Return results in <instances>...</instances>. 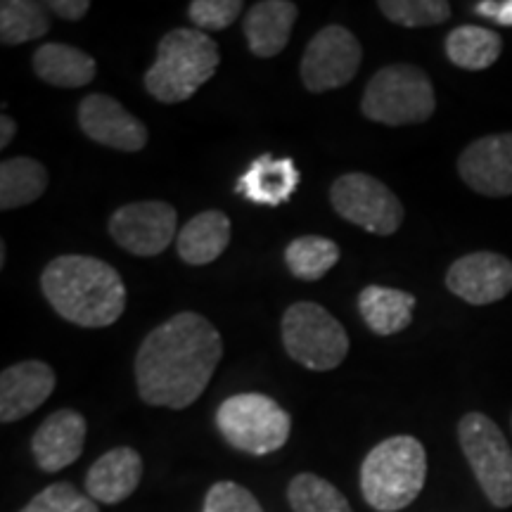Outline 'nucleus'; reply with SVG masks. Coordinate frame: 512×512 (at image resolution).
Listing matches in <instances>:
<instances>
[{
	"instance_id": "c85d7f7f",
	"label": "nucleus",
	"mask_w": 512,
	"mask_h": 512,
	"mask_svg": "<svg viewBox=\"0 0 512 512\" xmlns=\"http://www.w3.org/2000/svg\"><path fill=\"white\" fill-rule=\"evenodd\" d=\"M19 512H100L98 503L88 494H81L74 484H50L36 494Z\"/></svg>"
},
{
	"instance_id": "6e6552de",
	"label": "nucleus",
	"mask_w": 512,
	"mask_h": 512,
	"mask_svg": "<svg viewBox=\"0 0 512 512\" xmlns=\"http://www.w3.org/2000/svg\"><path fill=\"white\" fill-rule=\"evenodd\" d=\"M458 441L484 496L496 508L512 505V448L489 415L467 413L458 422Z\"/></svg>"
},
{
	"instance_id": "39448f33",
	"label": "nucleus",
	"mask_w": 512,
	"mask_h": 512,
	"mask_svg": "<svg viewBox=\"0 0 512 512\" xmlns=\"http://www.w3.org/2000/svg\"><path fill=\"white\" fill-rule=\"evenodd\" d=\"M437 110L430 76L415 64H389L368 81L361 100L363 117L377 124H422Z\"/></svg>"
},
{
	"instance_id": "7ed1b4c3",
	"label": "nucleus",
	"mask_w": 512,
	"mask_h": 512,
	"mask_svg": "<svg viewBox=\"0 0 512 512\" xmlns=\"http://www.w3.org/2000/svg\"><path fill=\"white\" fill-rule=\"evenodd\" d=\"M221 53L200 29H174L157 46V60L145 74V91L164 105L190 100L216 74Z\"/></svg>"
},
{
	"instance_id": "5701e85b",
	"label": "nucleus",
	"mask_w": 512,
	"mask_h": 512,
	"mask_svg": "<svg viewBox=\"0 0 512 512\" xmlns=\"http://www.w3.org/2000/svg\"><path fill=\"white\" fill-rule=\"evenodd\" d=\"M46 166L31 157H12L0 164V209L10 211L41 200L48 190Z\"/></svg>"
},
{
	"instance_id": "0eeeda50",
	"label": "nucleus",
	"mask_w": 512,
	"mask_h": 512,
	"mask_svg": "<svg viewBox=\"0 0 512 512\" xmlns=\"http://www.w3.org/2000/svg\"><path fill=\"white\" fill-rule=\"evenodd\" d=\"M283 344L299 366L325 373L349 354V335L328 309L316 302H297L283 313Z\"/></svg>"
},
{
	"instance_id": "c756f323",
	"label": "nucleus",
	"mask_w": 512,
	"mask_h": 512,
	"mask_svg": "<svg viewBox=\"0 0 512 512\" xmlns=\"http://www.w3.org/2000/svg\"><path fill=\"white\" fill-rule=\"evenodd\" d=\"M242 10V0H192L188 15L200 31H223L238 22Z\"/></svg>"
},
{
	"instance_id": "412c9836",
	"label": "nucleus",
	"mask_w": 512,
	"mask_h": 512,
	"mask_svg": "<svg viewBox=\"0 0 512 512\" xmlns=\"http://www.w3.org/2000/svg\"><path fill=\"white\" fill-rule=\"evenodd\" d=\"M413 294L394 287L370 285L358 294V311L375 335L389 337L403 332L413 323Z\"/></svg>"
},
{
	"instance_id": "72a5a7b5",
	"label": "nucleus",
	"mask_w": 512,
	"mask_h": 512,
	"mask_svg": "<svg viewBox=\"0 0 512 512\" xmlns=\"http://www.w3.org/2000/svg\"><path fill=\"white\" fill-rule=\"evenodd\" d=\"M15 131H17L15 119H10L8 114H3V117H0V147L10 145V140L15 138Z\"/></svg>"
},
{
	"instance_id": "a211bd4d",
	"label": "nucleus",
	"mask_w": 512,
	"mask_h": 512,
	"mask_svg": "<svg viewBox=\"0 0 512 512\" xmlns=\"http://www.w3.org/2000/svg\"><path fill=\"white\" fill-rule=\"evenodd\" d=\"M299 188V169L294 159H278L273 155L256 157L249 169L238 178L235 192L245 200L264 207H278L290 202Z\"/></svg>"
},
{
	"instance_id": "473e14b6",
	"label": "nucleus",
	"mask_w": 512,
	"mask_h": 512,
	"mask_svg": "<svg viewBox=\"0 0 512 512\" xmlns=\"http://www.w3.org/2000/svg\"><path fill=\"white\" fill-rule=\"evenodd\" d=\"M48 10L64 22H79L91 10V3L88 0H50Z\"/></svg>"
},
{
	"instance_id": "9b49d317",
	"label": "nucleus",
	"mask_w": 512,
	"mask_h": 512,
	"mask_svg": "<svg viewBox=\"0 0 512 512\" xmlns=\"http://www.w3.org/2000/svg\"><path fill=\"white\" fill-rule=\"evenodd\" d=\"M178 214L169 202L124 204L112 214L110 235L133 256H157L178 238Z\"/></svg>"
},
{
	"instance_id": "a878e982",
	"label": "nucleus",
	"mask_w": 512,
	"mask_h": 512,
	"mask_svg": "<svg viewBox=\"0 0 512 512\" xmlns=\"http://www.w3.org/2000/svg\"><path fill=\"white\" fill-rule=\"evenodd\" d=\"M339 261L337 242L320 235H304V238L292 240L285 249V264L290 273L299 280H320L328 275Z\"/></svg>"
},
{
	"instance_id": "6ab92c4d",
	"label": "nucleus",
	"mask_w": 512,
	"mask_h": 512,
	"mask_svg": "<svg viewBox=\"0 0 512 512\" xmlns=\"http://www.w3.org/2000/svg\"><path fill=\"white\" fill-rule=\"evenodd\" d=\"M299 8L290 0H264L247 12L245 29L249 50L256 57L280 55L290 43Z\"/></svg>"
},
{
	"instance_id": "2eb2a0df",
	"label": "nucleus",
	"mask_w": 512,
	"mask_h": 512,
	"mask_svg": "<svg viewBox=\"0 0 512 512\" xmlns=\"http://www.w3.org/2000/svg\"><path fill=\"white\" fill-rule=\"evenodd\" d=\"M86 432V418L79 411H72V408H62V411L48 415L43 425L34 432L31 456L48 475L60 472L81 458Z\"/></svg>"
},
{
	"instance_id": "dca6fc26",
	"label": "nucleus",
	"mask_w": 512,
	"mask_h": 512,
	"mask_svg": "<svg viewBox=\"0 0 512 512\" xmlns=\"http://www.w3.org/2000/svg\"><path fill=\"white\" fill-rule=\"evenodd\" d=\"M55 373L43 361H22L0 375V422L24 420L50 399Z\"/></svg>"
},
{
	"instance_id": "4468645a",
	"label": "nucleus",
	"mask_w": 512,
	"mask_h": 512,
	"mask_svg": "<svg viewBox=\"0 0 512 512\" xmlns=\"http://www.w3.org/2000/svg\"><path fill=\"white\" fill-rule=\"evenodd\" d=\"M81 131L95 143L121 152H138L147 145L145 124L114 100L112 95L91 93L79 105Z\"/></svg>"
},
{
	"instance_id": "1a4fd4ad",
	"label": "nucleus",
	"mask_w": 512,
	"mask_h": 512,
	"mask_svg": "<svg viewBox=\"0 0 512 512\" xmlns=\"http://www.w3.org/2000/svg\"><path fill=\"white\" fill-rule=\"evenodd\" d=\"M332 207L344 221L373 235H392L403 223V204L370 174H344L330 188Z\"/></svg>"
},
{
	"instance_id": "20e7f679",
	"label": "nucleus",
	"mask_w": 512,
	"mask_h": 512,
	"mask_svg": "<svg viewBox=\"0 0 512 512\" xmlns=\"http://www.w3.org/2000/svg\"><path fill=\"white\" fill-rule=\"evenodd\" d=\"M427 479L425 446L399 434L377 444L361 465V494L377 512H399L420 496Z\"/></svg>"
},
{
	"instance_id": "f03ea898",
	"label": "nucleus",
	"mask_w": 512,
	"mask_h": 512,
	"mask_svg": "<svg viewBox=\"0 0 512 512\" xmlns=\"http://www.w3.org/2000/svg\"><path fill=\"white\" fill-rule=\"evenodd\" d=\"M41 290L50 306L79 328H107L126 309V285L117 268L95 256H57L43 268Z\"/></svg>"
},
{
	"instance_id": "cd10ccee",
	"label": "nucleus",
	"mask_w": 512,
	"mask_h": 512,
	"mask_svg": "<svg viewBox=\"0 0 512 512\" xmlns=\"http://www.w3.org/2000/svg\"><path fill=\"white\" fill-rule=\"evenodd\" d=\"M377 8L389 22L406 29L437 27L451 17V5L446 0H380Z\"/></svg>"
},
{
	"instance_id": "7c9ffc66",
	"label": "nucleus",
	"mask_w": 512,
	"mask_h": 512,
	"mask_svg": "<svg viewBox=\"0 0 512 512\" xmlns=\"http://www.w3.org/2000/svg\"><path fill=\"white\" fill-rule=\"evenodd\" d=\"M202 512H264L252 491L238 482H216L204 496Z\"/></svg>"
},
{
	"instance_id": "423d86ee",
	"label": "nucleus",
	"mask_w": 512,
	"mask_h": 512,
	"mask_svg": "<svg viewBox=\"0 0 512 512\" xmlns=\"http://www.w3.org/2000/svg\"><path fill=\"white\" fill-rule=\"evenodd\" d=\"M216 427L230 446L249 456H268L290 439L292 418L278 401L266 394L228 396L216 411Z\"/></svg>"
},
{
	"instance_id": "aec40b11",
	"label": "nucleus",
	"mask_w": 512,
	"mask_h": 512,
	"mask_svg": "<svg viewBox=\"0 0 512 512\" xmlns=\"http://www.w3.org/2000/svg\"><path fill=\"white\" fill-rule=\"evenodd\" d=\"M230 245V219L219 209L197 214L181 228L176 238V252L185 264L207 266L226 252Z\"/></svg>"
},
{
	"instance_id": "f8f14e48",
	"label": "nucleus",
	"mask_w": 512,
	"mask_h": 512,
	"mask_svg": "<svg viewBox=\"0 0 512 512\" xmlns=\"http://www.w3.org/2000/svg\"><path fill=\"white\" fill-rule=\"evenodd\" d=\"M446 287L472 306L501 302L512 292V261L496 252H472L453 261Z\"/></svg>"
},
{
	"instance_id": "ddd939ff",
	"label": "nucleus",
	"mask_w": 512,
	"mask_h": 512,
	"mask_svg": "<svg viewBox=\"0 0 512 512\" xmlns=\"http://www.w3.org/2000/svg\"><path fill=\"white\" fill-rule=\"evenodd\" d=\"M458 174L484 197L512 195V133H494L460 152Z\"/></svg>"
},
{
	"instance_id": "bb28decb",
	"label": "nucleus",
	"mask_w": 512,
	"mask_h": 512,
	"mask_svg": "<svg viewBox=\"0 0 512 512\" xmlns=\"http://www.w3.org/2000/svg\"><path fill=\"white\" fill-rule=\"evenodd\" d=\"M287 503L292 512H354L347 496L328 479L302 472L287 486Z\"/></svg>"
},
{
	"instance_id": "393cba45",
	"label": "nucleus",
	"mask_w": 512,
	"mask_h": 512,
	"mask_svg": "<svg viewBox=\"0 0 512 512\" xmlns=\"http://www.w3.org/2000/svg\"><path fill=\"white\" fill-rule=\"evenodd\" d=\"M48 31V5L34 3V0H3L0 5V41L3 46L36 41Z\"/></svg>"
},
{
	"instance_id": "b1692460",
	"label": "nucleus",
	"mask_w": 512,
	"mask_h": 512,
	"mask_svg": "<svg viewBox=\"0 0 512 512\" xmlns=\"http://www.w3.org/2000/svg\"><path fill=\"white\" fill-rule=\"evenodd\" d=\"M503 53V38L494 29L456 27L446 36V57L467 72L489 69Z\"/></svg>"
},
{
	"instance_id": "f3484780",
	"label": "nucleus",
	"mask_w": 512,
	"mask_h": 512,
	"mask_svg": "<svg viewBox=\"0 0 512 512\" xmlns=\"http://www.w3.org/2000/svg\"><path fill=\"white\" fill-rule=\"evenodd\" d=\"M143 479V458L136 448L119 446L107 451L86 472V494L95 503H124Z\"/></svg>"
},
{
	"instance_id": "2f4dec72",
	"label": "nucleus",
	"mask_w": 512,
	"mask_h": 512,
	"mask_svg": "<svg viewBox=\"0 0 512 512\" xmlns=\"http://www.w3.org/2000/svg\"><path fill=\"white\" fill-rule=\"evenodd\" d=\"M475 12L494 19L501 27H512V0H482L475 5Z\"/></svg>"
},
{
	"instance_id": "9d476101",
	"label": "nucleus",
	"mask_w": 512,
	"mask_h": 512,
	"mask_svg": "<svg viewBox=\"0 0 512 512\" xmlns=\"http://www.w3.org/2000/svg\"><path fill=\"white\" fill-rule=\"evenodd\" d=\"M363 48L347 27L330 24L311 38L302 57V81L311 93H328L347 86L358 74Z\"/></svg>"
},
{
	"instance_id": "4be33fe9",
	"label": "nucleus",
	"mask_w": 512,
	"mask_h": 512,
	"mask_svg": "<svg viewBox=\"0 0 512 512\" xmlns=\"http://www.w3.org/2000/svg\"><path fill=\"white\" fill-rule=\"evenodd\" d=\"M34 72L50 86L81 88L95 79L98 64L88 53L64 46V43H46L34 53Z\"/></svg>"
},
{
	"instance_id": "f704fd0d",
	"label": "nucleus",
	"mask_w": 512,
	"mask_h": 512,
	"mask_svg": "<svg viewBox=\"0 0 512 512\" xmlns=\"http://www.w3.org/2000/svg\"><path fill=\"white\" fill-rule=\"evenodd\" d=\"M0 266H5V242H0Z\"/></svg>"
},
{
	"instance_id": "f257e3e1",
	"label": "nucleus",
	"mask_w": 512,
	"mask_h": 512,
	"mask_svg": "<svg viewBox=\"0 0 512 512\" xmlns=\"http://www.w3.org/2000/svg\"><path fill=\"white\" fill-rule=\"evenodd\" d=\"M221 356V335L207 318L195 311L176 313L140 344L136 354L140 399L150 406L183 411L204 394Z\"/></svg>"
}]
</instances>
